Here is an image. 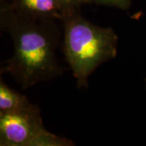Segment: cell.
Returning a JSON list of instances; mask_svg holds the SVG:
<instances>
[{"label":"cell","mask_w":146,"mask_h":146,"mask_svg":"<svg viewBox=\"0 0 146 146\" xmlns=\"http://www.w3.org/2000/svg\"><path fill=\"white\" fill-rule=\"evenodd\" d=\"M90 1L98 5L114 6L121 9L127 8L131 3V0H90Z\"/></svg>","instance_id":"6"},{"label":"cell","mask_w":146,"mask_h":146,"mask_svg":"<svg viewBox=\"0 0 146 146\" xmlns=\"http://www.w3.org/2000/svg\"><path fill=\"white\" fill-rule=\"evenodd\" d=\"M62 46L78 89H87L89 78L100 66L116 58L118 36L111 28L91 23L73 12L62 21Z\"/></svg>","instance_id":"2"},{"label":"cell","mask_w":146,"mask_h":146,"mask_svg":"<svg viewBox=\"0 0 146 146\" xmlns=\"http://www.w3.org/2000/svg\"><path fill=\"white\" fill-rule=\"evenodd\" d=\"M12 8L22 16L35 20L62 21L78 9L65 0H11Z\"/></svg>","instance_id":"4"},{"label":"cell","mask_w":146,"mask_h":146,"mask_svg":"<svg viewBox=\"0 0 146 146\" xmlns=\"http://www.w3.org/2000/svg\"><path fill=\"white\" fill-rule=\"evenodd\" d=\"M65 1L73 7L78 9H79L82 5L91 3L90 0H65Z\"/></svg>","instance_id":"7"},{"label":"cell","mask_w":146,"mask_h":146,"mask_svg":"<svg viewBox=\"0 0 146 146\" xmlns=\"http://www.w3.org/2000/svg\"><path fill=\"white\" fill-rule=\"evenodd\" d=\"M71 140L45 129L37 106L25 110L0 112L1 146H72Z\"/></svg>","instance_id":"3"},{"label":"cell","mask_w":146,"mask_h":146,"mask_svg":"<svg viewBox=\"0 0 146 146\" xmlns=\"http://www.w3.org/2000/svg\"><path fill=\"white\" fill-rule=\"evenodd\" d=\"M27 97L9 87L0 79V112H12L33 107Z\"/></svg>","instance_id":"5"},{"label":"cell","mask_w":146,"mask_h":146,"mask_svg":"<svg viewBox=\"0 0 146 146\" xmlns=\"http://www.w3.org/2000/svg\"><path fill=\"white\" fill-rule=\"evenodd\" d=\"M53 20H35L18 14L10 2L1 0L0 27L12 38L14 53L0 69L23 89L62 75L57 49L62 33Z\"/></svg>","instance_id":"1"}]
</instances>
